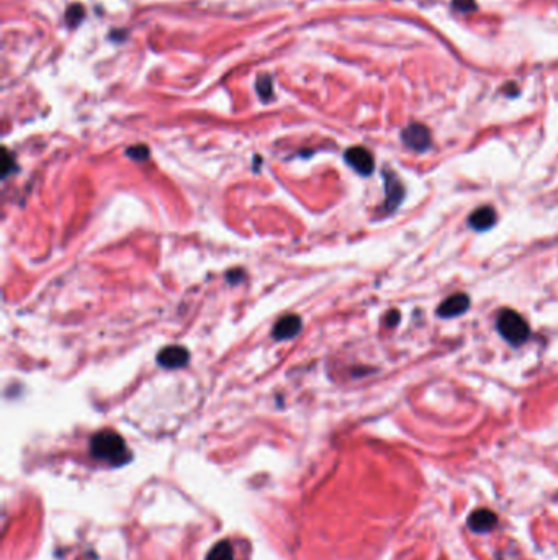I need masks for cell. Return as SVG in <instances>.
Wrapping results in <instances>:
<instances>
[{"instance_id": "5bb4252c", "label": "cell", "mask_w": 558, "mask_h": 560, "mask_svg": "<svg viewBox=\"0 0 558 560\" xmlns=\"http://www.w3.org/2000/svg\"><path fill=\"white\" fill-rule=\"evenodd\" d=\"M126 154H128V156H130L131 159H134V161L141 162V161H144V159H148V157H149V148H148V146H144V145L131 146V148H128Z\"/></svg>"}, {"instance_id": "7a4b0ae2", "label": "cell", "mask_w": 558, "mask_h": 560, "mask_svg": "<svg viewBox=\"0 0 558 560\" xmlns=\"http://www.w3.org/2000/svg\"><path fill=\"white\" fill-rule=\"evenodd\" d=\"M496 328H498L499 335L509 344H513V346H521V344H524L530 338L529 325L514 310L501 311L498 315V321H496Z\"/></svg>"}, {"instance_id": "9a60e30c", "label": "cell", "mask_w": 558, "mask_h": 560, "mask_svg": "<svg viewBox=\"0 0 558 560\" xmlns=\"http://www.w3.org/2000/svg\"><path fill=\"white\" fill-rule=\"evenodd\" d=\"M453 7H456L458 12L467 13L477 8V4H475L473 0H456V2H453Z\"/></svg>"}, {"instance_id": "5b68a950", "label": "cell", "mask_w": 558, "mask_h": 560, "mask_svg": "<svg viewBox=\"0 0 558 560\" xmlns=\"http://www.w3.org/2000/svg\"><path fill=\"white\" fill-rule=\"evenodd\" d=\"M344 159L355 172L360 174V176H370V174L374 172L375 167L374 156H372V153L369 150H365V148L362 146L349 148L344 154Z\"/></svg>"}, {"instance_id": "ba28073f", "label": "cell", "mask_w": 558, "mask_h": 560, "mask_svg": "<svg viewBox=\"0 0 558 560\" xmlns=\"http://www.w3.org/2000/svg\"><path fill=\"white\" fill-rule=\"evenodd\" d=\"M496 220H498V217H496V210L493 207H489V205H483V207L477 208L472 215H470L468 225L472 226L475 231H488L496 225Z\"/></svg>"}, {"instance_id": "e0dca14e", "label": "cell", "mask_w": 558, "mask_h": 560, "mask_svg": "<svg viewBox=\"0 0 558 560\" xmlns=\"http://www.w3.org/2000/svg\"><path fill=\"white\" fill-rule=\"evenodd\" d=\"M12 166H13V164H12V157H10V154L7 153V150H4V169H2V174H4L5 177L8 176V172H10L8 169L12 167Z\"/></svg>"}, {"instance_id": "9c48e42d", "label": "cell", "mask_w": 558, "mask_h": 560, "mask_svg": "<svg viewBox=\"0 0 558 560\" xmlns=\"http://www.w3.org/2000/svg\"><path fill=\"white\" fill-rule=\"evenodd\" d=\"M299 330H302V318L298 315H287L278 320V323L273 326V338L275 339H292L295 338Z\"/></svg>"}, {"instance_id": "4fadbf2b", "label": "cell", "mask_w": 558, "mask_h": 560, "mask_svg": "<svg viewBox=\"0 0 558 560\" xmlns=\"http://www.w3.org/2000/svg\"><path fill=\"white\" fill-rule=\"evenodd\" d=\"M257 92H259L261 99L268 100L272 97V81L267 76H261L257 81Z\"/></svg>"}, {"instance_id": "52a82bcc", "label": "cell", "mask_w": 558, "mask_h": 560, "mask_svg": "<svg viewBox=\"0 0 558 560\" xmlns=\"http://www.w3.org/2000/svg\"><path fill=\"white\" fill-rule=\"evenodd\" d=\"M470 306V297L467 294H456L447 297L441 305H439L437 315L441 318H456L463 315Z\"/></svg>"}, {"instance_id": "3957f363", "label": "cell", "mask_w": 558, "mask_h": 560, "mask_svg": "<svg viewBox=\"0 0 558 560\" xmlns=\"http://www.w3.org/2000/svg\"><path fill=\"white\" fill-rule=\"evenodd\" d=\"M401 140L410 150L425 153L431 146V131L421 123H411L401 133Z\"/></svg>"}, {"instance_id": "7c38bea8", "label": "cell", "mask_w": 558, "mask_h": 560, "mask_svg": "<svg viewBox=\"0 0 558 560\" xmlns=\"http://www.w3.org/2000/svg\"><path fill=\"white\" fill-rule=\"evenodd\" d=\"M82 18H84V7H82V5L74 4V5H71L69 8H67L66 20H67V23L71 25V27H74V25L79 23Z\"/></svg>"}, {"instance_id": "8992f818", "label": "cell", "mask_w": 558, "mask_h": 560, "mask_svg": "<svg viewBox=\"0 0 558 560\" xmlns=\"http://www.w3.org/2000/svg\"><path fill=\"white\" fill-rule=\"evenodd\" d=\"M190 354L184 346H167L158 354V362L165 369H180L189 362Z\"/></svg>"}, {"instance_id": "277c9868", "label": "cell", "mask_w": 558, "mask_h": 560, "mask_svg": "<svg viewBox=\"0 0 558 560\" xmlns=\"http://www.w3.org/2000/svg\"><path fill=\"white\" fill-rule=\"evenodd\" d=\"M384 179H385V208L388 213H393L395 210L400 207L403 198H405V187L400 179L396 177V174L390 169H385L384 171Z\"/></svg>"}, {"instance_id": "6da1fadb", "label": "cell", "mask_w": 558, "mask_h": 560, "mask_svg": "<svg viewBox=\"0 0 558 560\" xmlns=\"http://www.w3.org/2000/svg\"><path fill=\"white\" fill-rule=\"evenodd\" d=\"M90 451L95 459L107 460L112 465H123L131 457L126 449L125 439L110 429L100 431L92 438Z\"/></svg>"}, {"instance_id": "30bf717a", "label": "cell", "mask_w": 558, "mask_h": 560, "mask_svg": "<svg viewBox=\"0 0 558 560\" xmlns=\"http://www.w3.org/2000/svg\"><path fill=\"white\" fill-rule=\"evenodd\" d=\"M496 518L494 513L488 510H477L472 513L468 518V526L475 532H488L489 529H493L496 526Z\"/></svg>"}, {"instance_id": "8fae6325", "label": "cell", "mask_w": 558, "mask_h": 560, "mask_svg": "<svg viewBox=\"0 0 558 560\" xmlns=\"http://www.w3.org/2000/svg\"><path fill=\"white\" fill-rule=\"evenodd\" d=\"M232 547L228 541L216 542L213 547L210 549L206 560H232Z\"/></svg>"}, {"instance_id": "2e32d148", "label": "cell", "mask_w": 558, "mask_h": 560, "mask_svg": "<svg viewBox=\"0 0 558 560\" xmlns=\"http://www.w3.org/2000/svg\"><path fill=\"white\" fill-rule=\"evenodd\" d=\"M385 323H386V325H388L390 328L396 326L398 323H400V311L391 310V311L388 313V315H386V318H385Z\"/></svg>"}]
</instances>
